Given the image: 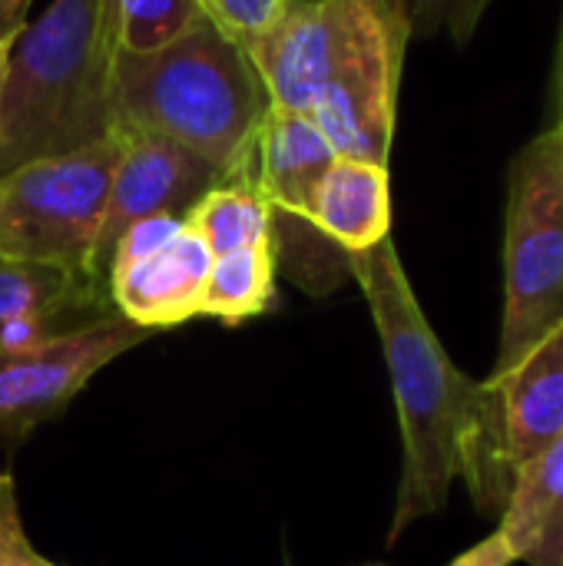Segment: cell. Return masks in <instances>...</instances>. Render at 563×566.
I'll return each instance as SVG.
<instances>
[{
    "label": "cell",
    "mask_w": 563,
    "mask_h": 566,
    "mask_svg": "<svg viewBox=\"0 0 563 566\" xmlns=\"http://www.w3.org/2000/svg\"><path fill=\"white\" fill-rule=\"evenodd\" d=\"M348 272L362 285L382 338L402 428V481L388 547L411 524L441 514L458 478L468 481L475 507L484 517H501L514 491V474L504 458L491 385L468 378L451 361L418 305L392 235L348 255Z\"/></svg>",
    "instance_id": "6da1fadb"
},
{
    "label": "cell",
    "mask_w": 563,
    "mask_h": 566,
    "mask_svg": "<svg viewBox=\"0 0 563 566\" xmlns=\"http://www.w3.org/2000/svg\"><path fill=\"white\" fill-rule=\"evenodd\" d=\"M209 23H216L239 46L262 36L289 7V0H199Z\"/></svg>",
    "instance_id": "ac0fdd59"
},
{
    "label": "cell",
    "mask_w": 563,
    "mask_h": 566,
    "mask_svg": "<svg viewBox=\"0 0 563 566\" xmlns=\"http://www.w3.org/2000/svg\"><path fill=\"white\" fill-rule=\"evenodd\" d=\"M0 566H56L37 554L23 531L13 474H0Z\"/></svg>",
    "instance_id": "d6986e66"
},
{
    "label": "cell",
    "mask_w": 563,
    "mask_h": 566,
    "mask_svg": "<svg viewBox=\"0 0 563 566\" xmlns=\"http://www.w3.org/2000/svg\"><path fill=\"white\" fill-rule=\"evenodd\" d=\"M498 531L528 566H563V438L514 481Z\"/></svg>",
    "instance_id": "7c38bea8"
},
{
    "label": "cell",
    "mask_w": 563,
    "mask_h": 566,
    "mask_svg": "<svg viewBox=\"0 0 563 566\" xmlns=\"http://www.w3.org/2000/svg\"><path fill=\"white\" fill-rule=\"evenodd\" d=\"M518 564L508 537L501 531H494L491 537H484L481 544H475L471 551H465L461 557H455L448 566H511Z\"/></svg>",
    "instance_id": "ffe728a7"
},
{
    "label": "cell",
    "mask_w": 563,
    "mask_h": 566,
    "mask_svg": "<svg viewBox=\"0 0 563 566\" xmlns=\"http://www.w3.org/2000/svg\"><path fill=\"white\" fill-rule=\"evenodd\" d=\"M557 129H561L563 136V36H561V53H557V123H554Z\"/></svg>",
    "instance_id": "7402d4cb"
},
{
    "label": "cell",
    "mask_w": 563,
    "mask_h": 566,
    "mask_svg": "<svg viewBox=\"0 0 563 566\" xmlns=\"http://www.w3.org/2000/svg\"><path fill=\"white\" fill-rule=\"evenodd\" d=\"M110 0H53L27 23L0 76V176L113 136Z\"/></svg>",
    "instance_id": "3957f363"
},
{
    "label": "cell",
    "mask_w": 563,
    "mask_h": 566,
    "mask_svg": "<svg viewBox=\"0 0 563 566\" xmlns=\"http://www.w3.org/2000/svg\"><path fill=\"white\" fill-rule=\"evenodd\" d=\"M265 113L269 96L249 53L209 20L159 50L113 56V126L179 143L222 179L256 176Z\"/></svg>",
    "instance_id": "7a4b0ae2"
},
{
    "label": "cell",
    "mask_w": 563,
    "mask_h": 566,
    "mask_svg": "<svg viewBox=\"0 0 563 566\" xmlns=\"http://www.w3.org/2000/svg\"><path fill=\"white\" fill-rule=\"evenodd\" d=\"M563 322V136H534L508 172L504 322L494 371L511 368Z\"/></svg>",
    "instance_id": "277c9868"
},
{
    "label": "cell",
    "mask_w": 563,
    "mask_h": 566,
    "mask_svg": "<svg viewBox=\"0 0 563 566\" xmlns=\"http://www.w3.org/2000/svg\"><path fill=\"white\" fill-rule=\"evenodd\" d=\"M408 40L398 10L385 13L319 90L305 116H312L335 156L388 166Z\"/></svg>",
    "instance_id": "ba28073f"
},
{
    "label": "cell",
    "mask_w": 563,
    "mask_h": 566,
    "mask_svg": "<svg viewBox=\"0 0 563 566\" xmlns=\"http://www.w3.org/2000/svg\"><path fill=\"white\" fill-rule=\"evenodd\" d=\"M309 222L345 255L365 252L392 235V176L372 159L335 156L325 169Z\"/></svg>",
    "instance_id": "8fae6325"
},
{
    "label": "cell",
    "mask_w": 563,
    "mask_h": 566,
    "mask_svg": "<svg viewBox=\"0 0 563 566\" xmlns=\"http://www.w3.org/2000/svg\"><path fill=\"white\" fill-rule=\"evenodd\" d=\"M183 219L212 255L275 242V216L265 196L259 192L256 176L226 179L212 186L206 196L192 202V209Z\"/></svg>",
    "instance_id": "5bb4252c"
},
{
    "label": "cell",
    "mask_w": 563,
    "mask_h": 566,
    "mask_svg": "<svg viewBox=\"0 0 563 566\" xmlns=\"http://www.w3.org/2000/svg\"><path fill=\"white\" fill-rule=\"evenodd\" d=\"M212 252L183 216L133 222L110 259L106 295L113 312L139 328L166 332L199 318Z\"/></svg>",
    "instance_id": "52a82bcc"
},
{
    "label": "cell",
    "mask_w": 563,
    "mask_h": 566,
    "mask_svg": "<svg viewBox=\"0 0 563 566\" xmlns=\"http://www.w3.org/2000/svg\"><path fill=\"white\" fill-rule=\"evenodd\" d=\"M116 50H159L206 23L199 0H110Z\"/></svg>",
    "instance_id": "2e32d148"
},
{
    "label": "cell",
    "mask_w": 563,
    "mask_h": 566,
    "mask_svg": "<svg viewBox=\"0 0 563 566\" xmlns=\"http://www.w3.org/2000/svg\"><path fill=\"white\" fill-rule=\"evenodd\" d=\"M392 3H395V0H392Z\"/></svg>",
    "instance_id": "d4e9b609"
},
{
    "label": "cell",
    "mask_w": 563,
    "mask_h": 566,
    "mask_svg": "<svg viewBox=\"0 0 563 566\" xmlns=\"http://www.w3.org/2000/svg\"><path fill=\"white\" fill-rule=\"evenodd\" d=\"M113 139L119 146V156H116L100 235L93 245V259L86 269L90 285L106 302H110L106 275H110V259H113L119 235L133 222L149 219V216H186L199 196L226 182L212 163H206L202 156L163 136L129 129V126H113Z\"/></svg>",
    "instance_id": "9c48e42d"
},
{
    "label": "cell",
    "mask_w": 563,
    "mask_h": 566,
    "mask_svg": "<svg viewBox=\"0 0 563 566\" xmlns=\"http://www.w3.org/2000/svg\"><path fill=\"white\" fill-rule=\"evenodd\" d=\"M149 335L119 312H103L23 348L0 345V441L56 418L93 375Z\"/></svg>",
    "instance_id": "8992f818"
},
{
    "label": "cell",
    "mask_w": 563,
    "mask_h": 566,
    "mask_svg": "<svg viewBox=\"0 0 563 566\" xmlns=\"http://www.w3.org/2000/svg\"><path fill=\"white\" fill-rule=\"evenodd\" d=\"M488 7L491 0H395V10L408 36L448 33L458 46H465L475 36L478 20Z\"/></svg>",
    "instance_id": "e0dca14e"
},
{
    "label": "cell",
    "mask_w": 563,
    "mask_h": 566,
    "mask_svg": "<svg viewBox=\"0 0 563 566\" xmlns=\"http://www.w3.org/2000/svg\"><path fill=\"white\" fill-rule=\"evenodd\" d=\"M33 0H0V40H13L27 27Z\"/></svg>",
    "instance_id": "44dd1931"
},
{
    "label": "cell",
    "mask_w": 563,
    "mask_h": 566,
    "mask_svg": "<svg viewBox=\"0 0 563 566\" xmlns=\"http://www.w3.org/2000/svg\"><path fill=\"white\" fill-rule=\"evenodd\" d=\"M488 385L498 398L504 458L518 481L563 438V322L511 368L491 371Z\"/></svg>",
    "instance_id": "30bf717a"
},
{
    "label": "cell",
    "mask_w": 563,
    "mask_h": 566,
    "mask_svg": "<svg viewBox=\"0 0 563 566\" xmlns=\"http://www.w3.org/2000/svg\"><path fill=\"white\" fill-rule=\"evenodd\" d=\"M275 272H279L275 242L212 255L199 315L236 328L269 312L275 302Z\"/></svg>",
    "instance_id": "9a60e30c"
},
{
    "label": "cell",
    "mask_w": 563,
    "mask_h": 566,
    "mask_svg": "<svg viewBox=\"0 0 563 566\" xmlns=\"http://www.w3.org/2000/svg\"><path fill=\"white\" fill-rule=\"evenodd\" d=\"M73 312L103 315L113 305L76 272L0 255V325L27 315L63 322Z\"/></svg>",
    "instance_id": "4fadbf2b"
},
{
    "label": "cell",
    "mask_w": 563,
    "mask_h": 566,
    "mask_svg": "<svg viewBox=\"0 0 563 566\" xmlns=\"http://www.w3.org/2000/svg\"><path fill=\"white\" fill-rule=\"evenodd\" d=\"M119 146L33 159L0 176V255L56 265L86 279ZM90 282V279H86Z\"/></svg>",
    "instance_id": "5b68a950"
},
{
    "label": "cell",
    "mask_w": 563,
    "mask_h": 566,
    "mask_svg": "<svg viewBox=\"0 0 563 566\" xmlns=\"http://www.w3.org/2000/svg\"><path fill=\"white\" fill-rule=\"evenodd\" d=\"M13 40H0V70H3V60H7V50H10Z\"/></svg>",
    "instance_id": "603a6c76"
},
{
    "label": "cell",
    "mask_w": 563,
    "mask_h": 566,
    "mask_svg": "<svg viewBox=\"0 0 563 566\" xmlns=\"http://www.w3.org/2000/svg\"><path fill=\"white\" fill-rule=\"evenodd\" d=\"M3 63H7V60H3ZM0 76H3V70H0Z\"/></svg>",
    "instance_id": "cb8c5ba5"
}]
</instances>
